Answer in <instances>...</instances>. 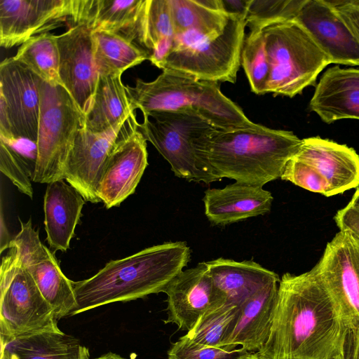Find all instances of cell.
I'll use <instances>...</instances> for the list:
<instances>
[{
  "instance_id": "cell-1",
  "label": "cell",
  "mask_w": 359,
  "mask_h": 359,
  "mask_svg": "<svg viewBox=\"0 0 359 359\" xmlns=\"http://www.w3.org/2000/svg\"><path fill=\"white\" fill-rule=\"evenodd\" d=\"M351 327L317 269L283 274L260 359H332Z\"/></svg>"
},
{
  "instance_id": "cell-2",
  "label": "cell",
  "mask_w": 359,
  "mask_h": 359,
  "mask_svg": "<svg viewBox=\"0 0 359 359\" xmlns=\"http://www.w3.org/2000/svg\"><path fill=\"white\" fill-rule=\"evenodd\" d=\"M190 259L185 242H168L108 262L93 276L72 282L76 308L71 316L117 302L163 292Z\"/></svg>"
},
{
  "instance_id": "cell-3",
  "label": "cell",
  "mask_w": 359,
  "mask_h": 359,
  "mask_svg": "<svg viewBox=\"0 0 359 359\" xmlns=\"http://www.w3.org/2000/svg\"><path fill=\"white\" fill-rule=\"evenodd\" d=\"M302 143L292 132L260 125L256 128L217 130L204 143L201 156L220 180L263 187L280 178Z\"/></svg>"
},
{
  "instance_id": "cell-4",
  "label": "cell",
  "mask_w": 359,
  "mask_h": 359,
  "mask_svg": "<svg viewBox=\"0 0 359 359\" xmlns=\"http://www.w3.org/2000/svg\"><path fill=\"white\" fill-rule=\"evenodd\" d=\"M126 89L131 109L143 116L154 111L191 109L222 130L256 128L241 107L225 96L218 82L198 80L177 72L164 69L154 81L137 79Z\"/></svg>"
},
{
  "instance_id": "cell-5",
  "label": "cell",
  "mask_w": 359,
  "mask_h": 359,
  "mask_svg": "<svg viewBox=\"0 0 359 359\" xmlns=\"http://www.w3.org/2000/svg\"><path fill=\"white\" fill-rule=\"evenodd\" d=\"M143 117L139 130L169 163L175 176L206 184L220 180L201 154L206 140L219 129L189 108L154 111Z\"/></svg>"
},
{
  "instance_id": "cell-6",
  "label": "cell",
  "mask_w": 359,
  "mask_h": 359,
  "mask_svg": "<svg viewBox=\"0 0 359 359\" xmlns=\"http://www.w3.org/2000/svg\"><path fill=\"white\" fill-rule=\"evenodd\" d=\"M269 74L266 93L290 97L313 86L330 61L296 20L271 24L262 29Z\"/></svg>"
},
{
  "instance_id": "cell-7",
  "label": "cell",
  "mask_w": 359,
  "mask_h": 359,
  "mask_svg": "<svg viewBox=\"0 0 359 359\" xmlns=\"http://www.w3.org/2000/svg\"><path fill=\"white\" fill-rule=\"evenodd\" d=\"M42 79L14 57L0 65V140L25 162L37 159Z\"/></svg>"
},
{
  "instance_id": "cell-8",
  "label": "cell",
  "mask_w": 359,
  "mask_h": 359,
  "mask_svg": "<svg viewBox=\"0 0 359 359\" xmlns=\"http://www.w3.org/2000/svg\"><path fill=\"white\" fill-rule=\"evenodd\" d=\"M280 179L327 197L341 194L359 187V155L327 139L305 138Z\"/></svg>"
},
{
  "instance_id": "cell-9",
  "label": "cell",
  "mask_w": 359,
  "mask_h": 359,
  "mask_svg": "<svg viewBox=\"0 0 359 359\" xmlns=\"http://www.w3.org/2000/svg\"><path fill=\"white\" fill-rule=\"evenodd\" d=\"M3 257L0 270V341L43 331H60L50 304L14 249Z\"/></svg>"
},
{
  "instance_id": "cell-10",
  "label": "cell",
  "mask_w": 359,
  "mask_h": 359,
  "mask_svg": "<svg viewBox=\"0 0 359 359\" xmlns=\"http://www.w3.org/2000/svg\"><path fill=\"white\" fill-rule=\"evenodd\" d=\"M84 115L67 90L42 81L33 182L49 184L63 180V169Z\"/></svg>"
},
{
  "instance_id": "cell-11",
  "label": "cell",
  "mask_w": 359,
  "mask_h": 359,
  "mask_svg": "<svg viewBox=\"0 0 359 359\" xmlns=\"http://www.w3.org/2000/svg\"><path fill=\"white\" fill-rule=\"evenodd\" d=\"M245 19L232 15L217 37L173 49L161 69H168L214 82L236 81L245 39Z\"/></svg>"
},
{
  "instance_id": "cell-12",
  "label": "cell",
  "mask_w": 359,
  "mask_h": 359,
  "mask_svg": "<svg viewBox=\"0 0 359 359\" xmlns=\"http://www.w3.org/2000/svg\"><path fill=\"white\" fill-rule=\"evenodd\" d=\"M134 112L123 123L102 133L83 126L75 137L63 169V180L74 187L85 201L101 202L97 187L108 158L123 137L139 128Z\"/></svg>"
},
{
  "instance_id": "cell-13",
  "label": "cell",
  "mask_w": 359,
  "mask_h": 359,
  "mask_svg": "<svg viewBox=\"0 0 359 359\" xmlns=\"http://www.w3.org/2000/svg\"><path fill=\"white\" fill-rule=\"evenodd\" d=\"M21 229L8 244L15 250L23 266L53 310L57 320L72 315L76 308L72 281L61 271L51 252L40 241L31 219L20 221Z\"/></svg>"
},
{
  "instance_id": "cell-14",
  "label": "cell",
  "mask_w": 359,
  "mask_h": 359,
  "mask_svg": "<svg viewBox=\"0 0 359 359\" xmlns=\"http://www.w3.org/2000/svg\"><path fill=\"white\" fill-rule=\"evenodd\" d=\"M315 266L351 326L359 325V238L339 231Z\"/></svg>"
},
{
  "instance_id": "cell-15",
  "label": "cell",
  "mask_w": 359,
  "mask_h": 359,
  "mask_svg": "<svg viewBox=\"0 0 359 359\" xmlns=\"http://www.w3.org/2000/svg\"><path fill=\"white\" fill-rule=\"evenodd\" d=\"M92 32L87 25L77 24L56 36L60 80L83 115L90 106L99 76Z\"/></svg>"
},
{
  "instance_id": "cell-16",
  "label": "cell",
  "mask_w": 359,
  "mask_h": 359,
  "mask_svg": "<svg viewBox=\"0 0 359 359\" xmlns=\"http://www.w3.org/2000/svg\"><path fill=\"white\" fill-rule=\"evenodd\" d=\"M163 292L168 303L164 323H174L187 332L210 308L227 302L215 285L206 262L183 270Z\"/></svg>"
},
{
  "instance_id": "cell-17",
  "label": "cell",
  "mask_w": 359,
  "mask_h": 359,
  "mask_svg": "<svg viewBox=\"0 0 359 359\" xmlns=\"http://www.w3.org/2000/svg\"><path fill=\"white\" fill-rule=\"evenodd\" d=\"M74 0H1L0 45H22L34 34L72 17Z\"/></svg>"
},
{
  "instance_id": "cell-18",
  "label": "cell",
  "mask_w": 359,
  "mask_h": 359,
  "mask_svg": "<svg viewBox=\"0 0 359 359\" xmlns=\"http://www.w3.org/2000/svg\"><path fill=\"white\" fill-rule=\"evenodd\" d=\"M147 165V140L138 128L118 141L105 165L97 196L107 208L135 192Z\"/></svg>"
},
{
  "instance_id": "cell-19",
  "label": "cell",
  "mask_w": 359,
  "mask_h": 359,
  "mask_svg": "<svg viewBox=\"0 0 359 359\" xmlns=\"http://www.w3.org/2000/svg\"><path fill=\"white\" fill-rule=\"evenodd\" d=\"M331 63L359 65V43L327 1L304 0L295 20Z\"/></svg>"
},
{
  "instance_id": "cell-20",
  "label": "cell",
  "mask_w": 359,
  "mask_h": 359,
  "mask_svg": "<svg viewBox=\"0 0 359 359\" xmlns=\"http://www.w3.org/2000/svg\"><path fill=\"white\" fill-rule=\"evenodd\" d=\"M168 4L175 31L172 50L217 37L233 15L221 0H168Z\"/></svg>"
},
{
  "instance_id": "cell-21",
  "label": "cell",
  "mask_w": 359,
  "mask_h": 359,
  "mask_svg": "<svg viewBox=\"0 0 359 359\" xmlns=\"http://www.w3.org/2000/svg\"><path fill=\"white\" fill-rule=\"evenodd\" d=\"M203 201L208 220L225 225L266 214L273 196L262 187L235 182L222 189H208Z\"/></svg>"
},
{
  "instance_id": "cell-22",
  "label": "cell",
  "mask_w": 359,
  "mask_h": 359,
  "mask_svg": "<svg viewBox=\"0 0 359 359\" xmlns=\"http://www.w3.org/2000/svg\"><path fill=\"white\" fill-rule=\"evenodd\" d=\"M309 109L326 123L359 120V69L339 66L327 69L316 86Z\"/></svg>"
},
{
  "instance_id": "cell-23",
  "label": "cell",
  "mask_w": 359,
  "mask_h": 359,
  "mask_svg": "<svg viewBox=\"0 0 359 359\" xmlns=\"http://www.w3.org/2000/svg\"><path fill=\"white\" fill-rule=\"evenodd\" d=\"M279 282L266 285L239 305L241 311L237 323L221 347L233 350L240 346L250 353H256L262 348L273 317Z\"/></svg>"
},
{
  "instance_id": "cell-24",
  "label": "cell",
  "mask_w": 359,
  "mask_h": 359,
  "mask_svg": "<svg viewBox=\"0 0 359 359\" xmlns=\"http://www.w3.org/2000/svg\"><path fill=\"white\" fill-rule=\"evenodd\" d=\"M85 203L82 195L64 180L47 185L44 196V224L49 245L67 251Z\"/></svg>"
},
{
  "instance_id": "cell-25",
  "label": "cell",
  "mask_w": 359,
  "mask_h": 359,
  "mask_svg": "<svg viewBox=\"0 0 359 359\" xmlns=\"http://www.w3.org/2000/svg\"><path fill=\"white\" fill-rule=\"evenodd\" d=\"M144 0H74V22L92 32L121 35L135 43V31Z\"/></svg>"
},
{
  "instance_id": "cell-26",
  "label": "cell",
  "mask_w": 359,
  "mask_h": 359,
  "mask_svg": "<svg viewBox=\"0 0 359 359\" xmlns=\"http://www.w3.org/2000/svg\"><path fill=\"white\" fill-rule=\"evenodd\" d=\"M206 264L215 285L226 301L238 305L266 285L280 280L277 273L252 260L221 257Z\"/></svg>"
},
{
  "instance_id": "cell-27",
  "label": "cell",
  "mask_w": 359,
  "mask_h": 359,
  "mask_svg": "<svg viewBox=\"0 0 359 359\" xmlns=\"http://www.w3.org/2000/svg\"><path fill=\"white\" fill-rule=\"evenodd\" d=\"M88 358V348L61 330L28 334L1 345L0 359Z\"/></svg>"
},
{
  "instance_id": "cell-28",
  "label": "cell",
  "mask_w": 359,
  "mask_h": 359,
  "mask_svg": "<svg viewBox=\"0 0 359 359\" xmlns=\"http://www.w3.org/2000/svg\"><path fill=\"white\" fill-rule=\"evenodd\" d=\"M175 37L168 0H144L135 31V43L161 67L171 53Z\"/></svg>"
},
{
  "instance_id": "cell-29",
  "label": "cell",
  "mask_w": 359,
  "mask_h": 359,
  "mask_svg": "<svg viewBox=\"0 0 359 359\" xmlns=\"http://www.w3.org/2000/svg\"><path fill=\"white\" fill-rule=\"evenodd\" d=\"M121 77L99 74L90 106L84 114L85 128L105 132L123 123L135 112Z\"/></svg>"
},
{
  "instance_id": "cell-30",
  "label": "cell",
  "mask_w": 359,
  "mask_h": 359,
  "mask_svg": "<svg viewBox=\"0 0 359 359\" xmlns=\"http://www.w3.org/2000/svg\"><path fill=\"white\" fill-rule=\"evenodd\" d=\"M92 39L99 74L121 76L126 69L149 60L143 48L121 35L96 31L92 32Z\"/></svg>"
},
{
  "instance_id": "cell-31",
  "label": "cell",
  "mask_w": 359,
  "mask_h": 359,
  "mask_svg": "<svg viewBox=\"0 0 359 359\" xmlns=\"http://www.w3.org/2000/svg\"><path fill=\"white\" fill-rule=\"evenodd\" d=\"M13 57L43 81L53 86H62L59 74L60 55L55 35L44 32L31 37L20 46Z\"/></svg>"
},
{
  "instance_id": "cell-32",
  "label": "cell",
  "mask_w": 359,
  "mask_h": 359,
  "mask_svg": "<svg viewBox=\"0 0 359 359\" xmlns=\"http://www.w3.org/2000/svg\"><path fill=\"white\" fill-rule=\"evenodd\" d=\"M240 306L226 302L210 308L186 335L193 341L221 347L233 330L240 316Z\"/></svg>"
},
{
  "instance_id": "cell-33",
  "label": "cell",
  "mask_w": 359,
  "mask_h": 359,
  "mask_svg": "<svg viewBox=\"0 0 359 359\" xmlns=\"http://www.w3.org/2000/svg\"><path fill=\"white\" fill-rule=\"evenodd\" d=\"M241 65L252 92L257 95L265 94L269 66L262 30H250L245 36L241 53Z\"/></svg>"
},
{
  "instance_id": "cell-34",
  "label": "cell",
  "mask_w": 359,
  "mask_h": 359,
  "mask_svg": "<svg viewBox=\"0 0 359 359\" xmlns=\"http://www.w3.org/2000/svg\"><path fill=\"white\" fill-rule=\"evenodd\" d=\"M304 0H250L245 18L250 30H262L276 22L294 20Z\"/></svg>"
},
{
  "instance_id": "cell-35",
  "label": "cell",
  "mask_w": 359,
  "mask_h": 359,
  "mask_svg": "<svg viewBox=\"0 0 359 359\" xmlns=\"http://www.w3.org/2000/svg\"><path fill=\"white\" fill-rule=\"evenodd\" d=\"M241 347L229 350L196 343L186 334L172 344L168 351V359H238L247 353Z\"/></svg>"
},
{
  "instance_id": "cell-36",
  "label": "cell",
  "mask_w": 359,
  "mask_h": 359,
  "mask_svg": "<svg viewBox=\"0 0 359 359\" xmlns=\"http://www.w3.org/2000/svg\"><path fill=\"white\" fill-rule=\"evenodd\" d=\"M0 170L20 191L32 198V179L27 169L19 156L2 140H0Z\"/></svg>"
},
{
  "instance_id": "cell-37",
  "label": "cell",
  "mask_w": 359,
  "mask_h": 359,
  "mask_svg": "<svg viewBox=\"0 0 359 359\" xmlns=\"http://www.w3.org/2000/svg\"><path fill=\"white\" fill-rule=\"evenodd\" d=\"M327 1L334 8L359 43V0Z\"/></svg>"
},
{
  "instance_id": "cell-38",
  "label": "cell",
  "mask_w": 359,
  "mask_h": 359,
  "mask_svg": "<svg viewBox=\"0 0 359 359\" xmlns=\"http://www.w3.org/2000/svg\"><path fill=\"white\" fill-rule=\"evenodd\" d=\"M334 221L340 231H349L359 238V211L348 203L338 210Z\"/></svg>"
},
{
  "instance_id": "cell-39",
  "label": "cell",
  "mask_w": 359,
  "mask_h": 359,
  "mask_svg": "<svg viewBox=\"0 0 359 359\" xmlns=\"http://www.w3.org/2000/svg\"><path fill=\"white\" fill-rule=\"evenodd\" d=\"M342 354L344 359H359V325L348 330L343 345Z\"/></svg>"
},
{
  "instance_id": "cell-40",
  "label": "cell",
  "mask_w": 359,
  "mask_h": 359,
  "mask_svg": "<svg viewBox=\"0 0 359 359\" xmlns=\"http://www.w3.org/2000/svg\"><path fill=\"white\" fill-rule=\"evenodd\" d=\"M224 10L229 14L246 18L250 0H221Z\"/></svg>"
},
{
  "instance_id": "cell-41",
  "label": "cell",
  "mask_w": 359,
  "mask_h": 359,
  "mask_svg": "<svg viewBox=\"0 0 359 359\" xmlns=\"http://www.w3.org/2000/svg\"><path fill=\"white\" fill-rule=\"evenodd\" d=\"M348 203L359 211V187H357L356 191Z\"/></svg>"
},
{
  "instance_id": "cell-42",
  "label": "cell",
  "mask_w": 359,
  "mask_h": 359,
  "mask_svg": "<svg viewBox=\"0 0 359 359\" xmlns=\"http://www.w3.org/2000/svg\"><path fill=\"white\" fill-rule=\"evenodd\" d=\"M93 359H126V358H124L116 353L109 352V353L104 354L98 358H93Z\"/></svg>"
},
{
  "instance_id": "cell-43",
  "label": "cell",
  "mask_w": 359,
  "mask_h": 359,
  "mask_svg": "<svg viewBox=\"0 0 359 359\" xmlns=\"http://www.w3.org/2000/svg\"><path fill=\"white\" fill-rule=\"evenodd\" d=\"M238 359H260L257 353L247 352L241 355Z\"/></svg>"
},
{
  "instance_id": "cell-44",
  "label": "cell",
  "mask_w": 359,
  "mask_h": 359,
  "mask_svg": "<svg viewBox=\"0 0 359 359\" xmlns=\"http://www.w3.org/2000/svg\"><path fill=\"white\" fill-rule=\"evenodd\" d=\"M332 359H344L342 354V351L336 356H334Z\"/></svg>"
},
{
  "instance_id": "cell-45",
  "label": "cell",
  "mask_w": 359,
  "mask_h": 359,
  "mask_svg": "<svg viewBox=\"0 0 359 359\" xmlns=\"http://www.w3.org/2000/svg\"><path fill=\"white\" fill-rule=\"evenodd\" d=\"M88 359H90V358H88Z\"/></svg>"
}]
</instances>
